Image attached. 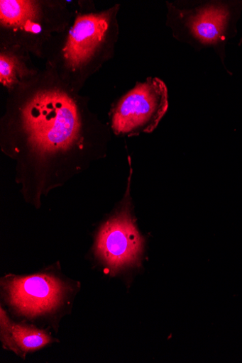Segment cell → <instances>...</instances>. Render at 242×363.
Listing matches in <instances>:
<instances>
[{
    "instance_id": "cell-1",
    "label": "cell",
    "mask_w": 242,
    "mask_h": 363,
    "mask_svg": "<svg viewBox=\"0 0 242 363\" xmlns=\"http://www.w3.org/2000/svg\"><path fill=\"white\" fill-rule=\"evenodd\" d=\"M89 104L48 64L35 79L8 93L0 149L15 162L16 182L28 203L40 208L43 196L106 157L110 127Z\"/></svg>"
},
{
    "instance_id": "cell-2",
    "label": "cell",
    "mask_w": 242,
    "mask_h": 363,
    "mask_svg": "<svg viewBox=\"0 0 242 363\" xmlns=\"http://www.w3.org/2000/svg\"><path fill=\"white\" fill-rule=\"evenodd\" d=\"M82 4L72 25L53 39L43 57L60 79L78 91L114 57L119 37V4L101 11H95L93 4Z\"/></svg>"
},
{
    "instance_id": "cell-3",
    "label": "cell",
    "mask_w": 242,
    "mask_h": 363,
    "mask_svg": "<svg viewBox=\"0 0 242 363\" xmlns=\"http://www.w3.org/2000/svg\"><path fill=\"white\" fill-rule=\"evenodd\" d=\"M77 11L62 0H1L0 45L18 46L43 59L48 45L72 25Z\"/></svg>"
},
{
    "instance_id": "cell-4",
    "label": "cell",
    "mask_w": 242,
    "mask_h": 363,
    "mask_svg": "<svg viewBox=\"0 0 242 363\" xmlns=\"http://www.w3.org/2000/svg\"><path fill=\"white\" fill-rule=\"evenodd\" d=\"M166 25L172 36L196 50L219 48L226 40L232 7L216 1L166 2Z\"/></svg>"
},
{
    "instance_id": "cell-5",
    "label": "cell",
    "mask_w": 242,
    "mask_h": 363,
    "mask_svg": "<svg viewBox=\"0 0 242 363\" xmlns=\"http://www.w3.org/2000/svg\"><path fill=\"white\" fill-rule=\"evenodd\" d=\"M168 108V92L158 78L137 82L114 105L110 113L111 128L119 137L151 133Z\"/></svg>"
},
{
    "instance_id": "cell-6",
    "label": "cell",
    "mask_w": 242,
    "mask_h": 363,
    "mask_svg": "<svg viewBox=\"0 0 242 363\" xmlns=\"http://www.w3.org/2000/svg\"><path fill=\"white\" fill-rule=\"evenodd\" d=\"M130 182L131 176L121 206L102 225L96 240L97 257L114 273L139 264L144 250V239L131 214Z\"/></svg>"
},
{
    "instance_id": "cell-7",
    "label": "cell",
    "mask_w": 242,
    "mask_h": 363,
    "mask_svg": "<svg viewBox=\"0 0 242 363\" xmlns=\"http://www.w3.org/2000/svg\"><path fill=\"white\" fill-rule=\"evenodd\" d=\"M4 289L9 301L18 312L36 316L52 312L62 303L66 286L48 274L10 278Z\"/></svg>"
},
{
    "instance_id": "cell-8",
    "label": "cell",
    "mask_w": 242,
    "mask_h": 363,
    "mask_svg": "<svg viewBox=\"0 0 242 363\" xmlns=\"http://www.w3.org/2000/svg\"><path fill=\"white\" fill-rule=\"evenodd\" d=\"M40 72L28 51L18 46L0 45V83L8 93L28 84Z\"/></svg>"
},
{
    "instance_id": "cell-9",
    "label": "cell",
    "mask_w": 242,
    "mask_h": 363,
    "mask_svg": "<svg viewBox=\"0 0 242 363\" xmlns=\"http://www.w3.org/2000/svg\"><path fill=\"white\" fill-rule=\"evenodd\" d=\"M11 334L21 352L37 350L51 342L50 337L35 328L11 323Z\"/></svg>"
},
{
    "instance_id": "cell-10",
    "label": "cell",
    "mask_w": 242,
    "mask_h": 363,
    "mask_svg": "<svg viewBox=\"0 0 242 363\" xmlns=\"http://www.w3.org/2000/svg\"><path fill=\"white\" fill-rule=\"evenodd\" d=\"M11 323L6 313L1 308V340L7 348L21 355V351L12 337L11 330Z\"/></svg>"
}]
</instances>
